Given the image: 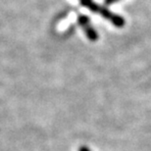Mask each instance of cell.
Here are the masks:
<instances>
[{"instance_id": "obj_1", "label": "cell", "mask_w": 151, "mask_h": 151, "mask_svg": "<svg viewBox=\"0 0 151 151\" xmlns=\"http://www.w3.org/2000/svg\"><path fill=\"white\" fill-rule=\"evenodd\" d=\"M78 24L80 25V27L83 29V32L86 34L87 38L90 41H96L98 39V34L95 31V29L93 28L90 20L88 17L84 16V15H80L78 17Z\"/></svg>"}, {"instance_id": "obj_3", "label": "cell", "mask_w": 151, "mask_h": 151, "mask_svg": "<svg viewBox=\"0 0 151 151\" xmlns=\"http://www.w3.org/2000/svg\"><path fill=\"white\" fill-rule=\"evenodd\" d=\"M118 1H120V0H105V4L111 5V4H113V3H116Z\"/></svg>"}, {"instance_id": "obj_4", "label": "cell", "mask_w": 151, "mask_h": 151, "mask_svg": "<svg viewBox=\"0 0 151 151\" xmlns=\"http://www.w3.org/2000/svg\"><path fill=\"white\" fill-rule=\"evenodd\" d=\"M78 151H90L88 147L86 146H81L80 148H78Z\"/></svg>"}, {"instance_id": "obj_2", "label": "cell", "mask_w": 151, "mask_h": 151, "mask_svg": "<svg viewBox=\"0 0 151 151\" xmlns=\"http://www.w3.org/2000/svg\"><path fill=\"white\" fill-rule=\"evenodd\" d=\"M78 2H80L84 8H86L87 10L91 11L92 13L100 14V16L103 14L104 9L106 8V7H103V6L98 5L94 0H78Z\"/></svg>"}]
</instances>
